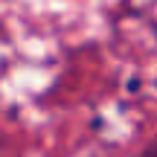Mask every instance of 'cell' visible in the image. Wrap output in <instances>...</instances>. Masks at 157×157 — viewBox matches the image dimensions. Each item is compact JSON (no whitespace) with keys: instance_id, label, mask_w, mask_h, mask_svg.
Returning <instances> with one entry per match:
<instances>
[{"instance_id":"cell-1","label":"cell","mask_w":157,"mask_h":157,"mask_svg":"<svg viewBox=\"0 0 157 157\" xmlns=\"http://www.w3.org/2000/svg\"><path fill=\"white\" fill-rule=\"evenodd\" d=\"M134 157H157V140H151V143H146V146L140 148Z\"/></svg>"}]
</instances>
